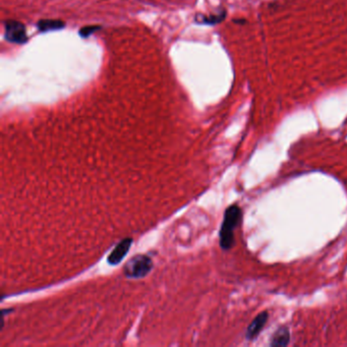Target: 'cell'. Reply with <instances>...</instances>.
Returning <instances> with one entry per match:
<instances>
[{"mask_svg": "<svg viewBox=\"0 0 347 347\" xmlns=\"http://www.w3.org/2000/svg\"><path fill=\"white\" fill-rule=\"evenodd\" d=\"M243 219V211L236 204L230 205L224 212L223 222L219 231V244L222 250L229 251L234 246V230Z\"/></svg>", "mask_w": 347, "mask_h": 347, "instance_id": "1", "label": "cell"}, {"mask_svg": "<svg viewBox=\"0 0 347 347\" xmlns=\"http://www.w3.org/2000/svg\"><path fill=\"white\" fill-rule=\"evenodd\" d=\"M154 267L153 260L146 255L134 256L123 267V274L128 279H141L146 277Z\"/></svg>", "mask_w": 347, "mask_h": 347, "instance_id": "2", "label": "cell"}, {"mask_svg": "<svg viewBox=\"0 0 347 347\" xmlns=\"http://www.w3.org/2000/svg\"><path fill=\"white\" fill-rule=\"evenodd\" d=\"M4 36L8 42L23 44L28 40L27 31L24 24L16 20H7L4 26Z\"/></svg>", "mask_w": 347, "mask_h": 347, "instance_id": "3", "label": "cell"}, {"mask_svg": "<svg viewBox=\"0 0 347 347\" xmlns=\"http://www.w3.org/2000/svg\"><path fill=\"white\" fill-rule=\"evenodd\" d=\"M133 238L132 237H126L123 238L122 241H120L115 248L113 249V251L110 253V255L108 256L107 262L110 266H117L119 265L122 260L126 257V255L129 252V249L133 245Z\"/></svg>", "mask_w": 347, "mask_h": 347, "instance_id": "4", "label": "cell"}, {"mask_svg": "<svg viewBox=\"0 0 347 347\" xmlns=\"http://www.w3.org/2000/svg\"><path fill=\"white\" fill-rule=\"evenodd\" d=\"M269 319V314L268 312H262L260 313L250 324V326L247 329V333H246V338L248 340H254L256 337H258L260 335L263 328L265 327V325L267 324Z\"/></svg>", "mask_w": 347, "mask_h": 347, "instance_id": "5", "label": "cell"}, {"mask_svg": "<svg viewBox=\"0 0 347 347\" xmlns=\"http://www.w3.org/2000/svg\"><path fill=\"white\" fill-rule=\"evenodd\" d=\"M290 341V332L287 327H280L276 330L274 335L272 336L270 345L271 346H287Z\"/></svg>", "mask_w": 347, "mask_h": 347, "instance_id": "6", "label": "cell"}, {"mask_svg": "<svg viewBox=\"0 0 347 347\" xmlns=\"http://www.w3.org/2000/svg\"><path fill=\"white\" fill-rule=\"evenodd\" d=\"M64 27V23L57 19H43L38 23V28L42 32L59 30Z\"/></svg>", "mask_w": 347, "mask_h": 347, "instance_id": "7", "label": "cell"}, {"mask_svg": "<svg viewBox=\"0 0 347 347\" xmlns=\"http://www.w3.org/2000/svg\"><path fill=\"white\" fill-rule=\"evenodd\" d=\"M225 14H226V12H225V11H222L221 13H218V14H215V15L204 16L203 23L208 24V25H215V24H218V23L222 21V20L225 18Z\"/></svg>", "mask_w": 347, "mask_h": 347, "instance_id": "8", "label": "cell"}, {"mask_svg": "<svg viewBox=\"0 0 347 347\" xmlns=\"http://www.w3.org/2000/svg\"><path fill=\"white\" fill-rule=\"evenodd\" d=\"M100 29V27H97V26H89V27H85V28H83L81 31H80V35L82 36V37H88V36H90V35H92L95 31H97V30H99Z\"/></svg>", "mask_w": 347, "mask_h": 347, "instance_id": "9", "label": "cell"}]
</instances>
